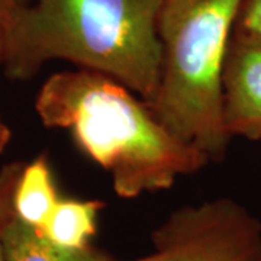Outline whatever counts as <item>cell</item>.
I'll return each instance as SVG.
<instances>
[{
  "instance_id": "obj_13",
  "label": "cell",
  "mask_w": 261,
  "mask_h": 261,
  "mask_svg": "<svg viewBox=\"0 0 261 261\" xmlns=\"http://www.w3.org/2000/svg\"><path fill=\"white\" fill-rule=\"evenodd\" d=\"M12 209V207H10ZM10 209H8L6 212L0 214V261H8L6 260V255H5V250H3V244H2V219L5 218V215L9 212Z\"/></svg>"
},
{
  "instance_id": "obj_2",
  "label": "cell",
  "mask_w": 261,
  "mask_h": 261,
  "mask_svg": "<svg viewBox=\"0 0 261 261\" xmlns=\"http://www.w3.org/2000/svg\"><path fill=\"white\" fill-rule=\"evenodd\" d=\"M161 0H28L2 25V63L28 80L53 60L112 77L145 102L161 79Z\"/></svg>"
},
{
  "instance_id": "obj_6",
  "label": "cell",
  "mask_w": 261,
  "mask_h": 261,
  "mask_svg": "<svg viewBox=\"0 0 261 261\" xmlns=\"http://www.w3.org/2000/svg\"><path fill=\"white\" fill-rule=\"evenodd\" d=\"M2 244L8 261H118L94 245L82 250L60 247L19 219L13 209L2 219Z\"/></svg>"
},
{
  "instance_id": "obj_5",
  "label": "cell",
  "mask_w": 261,
  "mask_h": 261,
  "mask_svg": "<svg viewBox=\"0 0 261 261\" xmlns=\"http://www.w3.org/2000/svg\"><path fill=\"white\" fill-rule=\"evenodd\" d=\"M222 112L229 137L261 141V37L233 31L222 74Z\"/></svg>"
},
{
  "instance_id": "obj_1",
  "label": "cell",
  "mask_w": 261,
  "mask_h": 261,
  "mask_svg": "<svg viewBox=\"0 0 261 261\" xmlns=\"http://www.w3.org/2000/svg\"><path fill=\"white\" fill-rule=\"evenodd\" d=\"M35 111L47 128L70 130L77 147L111 174L122 199L167 190L211 161L163 125L144 99L96 71L53 74L38 93Z\"/></svg>"
},
{
  "instance_id": "obj_10",
  "label": "cell",
  "mask_w": 261,
  "mask_h": 261,
  "mask_svg": "<svg viewBox=\"0 0 261 261\" xmlns=\"http://www.w3.org/2000/svg\"><path fill=\"white\" fill-rule=\"evenodd\" d=\"M20 164H12L3 168L0 173V214L12 207V196L19 174L22 171Z\"/></svg>"
},
{
  "instance_id": "obj_4",
  "label": "cell",
  "mask_w": 261,
  "mask_h": 261,
  "mask_svg": "<svg viewBox=\"0 0 261 261\" xmlns=\"http://www.w3.org/2000/svg\"><path fill=\"white\" fill-rule=\"evenodd\" d=\"M152 251L132 261H261V221L229 197L178 207L151 233Z\"/></svg>"
},
{
  "instance_id": "obj_7",
  "label": "cell",
  "mask_w": 261,
  "mask_h": 261,
  "mask_svg": "<svg viewBox=\"0 0 261 261\" xmlns=\"http://www.w3.org/2000/svg\"><path fill=\"white\" fill-rule=\"evenodd\" d=\"M60 197L45 155L23 166L12 196L13 214L23 222L41 229Z\"/></svg>"
},
{
  "instance_id": "obj_8",
  "label": "cell",
  "mask_w": 261,
  "mask_h": 261,
  "mask_svg": "<svg viewBox=\"0 0 261 261\" xmlns=\"http://www.w3.org/2000/svg\"><path fill=\"white\" fill-rule=\"evenodd\" d=\"M103 207L102 200L60 199L39 231L60 247L82 250L92 245Z\"/></svg>"
},
{
  "instance_id": "obj_14",
  "label": "cell",
  "mask_w": 261,
  "mask_h": 261,
  "mask_svg": "<svg viewBox=\"0 0 261 261\" xmlns=\"http://www.w3.org/2000/svg\"><path fill=\"white\" fill-rule=\"evenodd\" d=\"M2 48H3V38H2V27H0V57H2Z\"/></svg>"
},
{
  "instance_id": "obj_11",
  "label": "cell",
  "mask_w": 261,
  "mask_h": 261,
  "mask_svg": "<svg viewBox=\"0 0 261 261\" xmlns=\"http://www.w3.org/2000/svg\"><path fill=\"white\" fill-rule=\"evenodd\" d=\"M28 0H0V27Z\"/></svg>"
},
{
  "instance_id": "obj_3",
  "label": "cell",
  "mask_w": 261,
  "mask_h": 261,
  "mask_svg": "<svg viewBox=\"0 0 261 261\" xmlns=\"http://www.w3.org/2000/svg\"><path fill=\"white\" fill-rule=\"evenodd\" d=\"M243 0H161L157 20L161 79L147 102L163 125L224 160L229 134L222 112V74Z\"/></svg>"
},
{
  "instance_id": "obj_12",
  "label": "cell",
  "mask_w": 261,
  "mask_h": 261,
  "mask_svg": "<svg viewBox=\"0 0 261 261\" xmlns=\"http://www.w3.org/2000/svg\"><path fill=\"white\" fill-rule=\"evenodd\" d=\"M9 138H10V130L8 129V126H6L3 122L0 121V152L5 149V147H6V144H8Z\"/></svg>"
},
{
  "instance_id": "obj_9",
  "label": "cell",
  "mask_w": 261,
  "mask_h": 261,
  "mask_svg": "<svg viewBox=\"0 0 261 261\" xmlns=\"http://www.w3.org/2000/svg\"><path fill=\"white\" fill-rule=\"evenodd\" d=\"M233 31L261 37V0H243Z\"/></svg>"
}]
</instances>
